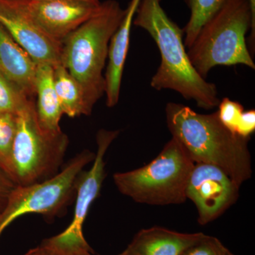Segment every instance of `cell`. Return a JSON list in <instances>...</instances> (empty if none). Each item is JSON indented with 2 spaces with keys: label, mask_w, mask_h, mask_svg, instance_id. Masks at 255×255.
<instances>
[{
  "label": "cell",
  "mask_w": 255,
  "mask_h": 255,
  "mask_svg": "<svg viewBox=\"0 0 255 255\" xmlns=\"http://www.w3.org/2000/svg\"><path fill=\"white\" fill-rule=\"evenodd\" d=\"M162 0H140L132 24L145 30L155 42L161 63L150 82L156 90H171L199 108L211 110L221 100L216 85L202 78L191 64L184 42V31L169 18Z\"/></svg>",
  "instance_id": "cell-1"
},
{
  "label": "cell",
  "mask_w": 255,
  "mask_h": 255,
  "mask_svg": "<svg viewBox=\"0 0 255 255\" xmlns=\"http://www.w3.org/2000/svg\"><path fill=\"white\" fill-rule=\"evenodd\" d=\"M165 113L169 132L195 163L219 167L240 187L251 179V137L229 130L220 121L217 112L199 114L187 106L169 102Z\"/></svg>",
  "instance_id": "cell-2"
},
{
  "label": "cell",
  "mask_w": 255,
  "mask_h": 255,
  "mask_svg": "<svg viewBox=\"0 0 255 255\" xmlns=\"http://www.w3.org/2000/svg\"><path fill=\"white\" fill-rule=\"evenodd\" d=\"M255 23L249 0H228L201 28L187 54L206 78L217 65H246L255 70Z\"/></svg>",
  "instance_id": "cell-3"
},
{
  "label": "cell",
  "mask_w": 255,
  "mask_h": 255,
  "mask_svg": "<svg viewBox=\"0 0 255 255\" xmlns=\"http://www.w3.org/2000/svg\"><path fill=\"white\" fill-rule=\"evenodd\" d=\"M125 13L118 1L107 0L98 13L61 42L60 64L81 85L92 109L105 95L109 44Z\"/></svg>",
  "instance_id": "cell-4"
},
{
  "label": "cell",
  "mask_w": 255,
  "mask_h": 255,
  "mask_svg": "<svg viewBox=\"0 0 255 255\" xmlns=\"http://www.w3.org/2000/svg\"><path fill=\"white\" fill-rule=\"evenodd\" d=\"M194 164L182 144L172 137L150 162L114 174V182L121 194L139 204L177 205L187 201L188 180Z\"/></svg>",
  "instance_id": "cell-5"
},
{
  "label": "cell",
  "mask_w": 255,
  "mask_h": 255,
  "mask_svg": "<svg viewBox=\"0 0 255 255\" xmlns=\"http://www.w3.org/2000/svg\"><path fill=\"white\" fill-rule=\"evenodd\" d=\"M34 99L16 115L11 178L16 186L43 182L58 174L69 145L68 135L41 127Z\"/></svg>",
  "instance_id": "cell-6"
},
{
  "label": "cell",
  "mask_w": 255,
  "mask_h": 255,
  "mask_svg": "<svg viewBox=\"0 0 255 255\" xmlns=\"http://www.w3.org/2000/svg\"><path fill=\"white\" fill-rule=\"evenodd\" d=\"M95 153L82 150L53 177L26 186H16L10 192L0 212V238L15 220L28 214H40L48 219L60 216L76 194L79 178Z\"/></svg>",
  "instance_id": "cell-7"
},
{
  "label": "cell",
  "mask_w": 255,
  "mask_h": 255,
  "mask_svg": "<svg viewBox=\"0 0 255 255\" xmlns=\"http://www.w3.org/2000/svg\"><path fill=\"white\" fill-rule=\"evenodd\" d=\"M119 130L101 129L97 132V150L91 168L79 178L73 220L63 232L47 238L40 247L52 255H87L93 253L83 234V226L94 201L100 196L106 177L105 157Z\"/></svg>",
  "instance_id": "cell-8"
},
{
  "label": "cell",
  "mask_w": 255,
  "mask_h": 255,
  "mask_svg": "<svg viewBox=\"0 0 255 255\" xmlns=\"http://www.w3.org/2000/svg\"><path fill=\"white\" fill-rule=\"evenodd\" d=\"M239 186L213 164L195 163L188 180L186 195L198 211L202 226L217 219L237 201Z\"/></svg>",
  "instance_id": "cell-9"
},
{
  "label": "cell",
  "mask_w": 255,
  "mask_h": 255,
  "mask_svg": "<svg viewBox=\"0 0 255 255\" xmlns=\"http://www.w3.org/2000/svg\"><path fill=\"white\" fill-rule=\"evenodd\" d=\"M50 38L62 42L100 11L102 2L83 0H12Z\"/></svg>",
  "instance_id": "cell-10"
},
{
  "label": "cell",
  "mask_w": 255,
  "mask_h": 255,
  "mask_svg": "<svg viewBox=\"0 0 255 255\" xmlns=\"http://www.w3.org/2000/svg\"><path fill=\"white\" fill-rule=\"evenodd\" d=\"M0 24L36 65H60L61 42L50 38L40 29L12 0H0Z\"/></svg>",
  "instance_id": "cell-11"
},
{
  "label": "cell",
  "mask_w": 255,
  "mask_h": 255,
  "mask_svg": "<svg viewBox=\"0 0 255 255\" xmlns=\"http://www.w3.org/2000/svg\"><path fill=\"white\" fill-rule=\"evenodd\" d=\"M140 0H130L125 16L111 38L108 49V64L105 75L106 104L110 108L118 104L124 69L130 46L132 21Z\"/></svg>",
  "instance_id": "cell-12"
},
{
  "label": "cell",
  "mask_w": 255,
  "mask_h": 255,
  "mask_svg": "<svg viewBox=\"0 0 255 255\" xmlns=\"http://www.w3.org/2000/svg\"><path fill=\"white\" fill-rule=\"evenodd\" d=\"M206 236L201 232L179 233L159 226L144 228L119 255H181Z\"/></svg>",
  "instance_id": "cell-13"
},
{
  "label": "cell",
  "mask_w": 255,
  "mask_h": 255,
  "mask_svg": "<svg viewBox=\"0 0 255 255\" xmlns=\"http://www.w3.org/2000/svg\"><path fill=\"white\" fill-rule=\"evenodd\" d=\"M37 65L0 24V74L30 98L36 97Z\"/></svg>",
  "instance_id": "cell-14"
},
{
  "label": "cell",
  "mask_w": 255,
  "mask_h": 255,
  "mask_svg": "<svg viewBox=\"0 0 255 255\" xmlns=\"http://www.w3.org/2000/svg\"><path fill=\"white\" fill-rule=\"evenodd\" d=\"M35 86L38 122L46 130L60 131V122L63 113L55 91L53 66L48 64L37 65Z\"/></svg>",
  "instance_id": "cell-15"
},
{
  "label": "cell",
  "mask_w": 255,
  "mask_h": 255,
  "mask_svg": "<svg viewBox=\"0 0 255 255\" xmlns=\"http://www.w3.org/2000/svg\"><path fill=\"white\" fill-rule=\"evenodd\" d=\"M53 78L63 114L75 118L92 114L93 109L89 105L81 85L61 64L53 67Z\"/></svg>",
  "instance_id": "cell-16"
},
{
  "label": "cell",
  "mask_w": 255,
  "mask_h": 255,
  "mask_svg": "<svg viewBox=\"0 0 255 255\" xmlns=\"http://www.w3.org/2000/svg\"><path fill=\"white\" fill-rule=\"evenodd\" d=\"M190 10V17L184 31L185 47L190 48L204 24L228 0H184Z\"/></svg>",
  "instance_id": "cell-17"
},
{
  "label": "cell",
  "mask_w": 255,
  "mask_h": 255,
  "mask_svg": "<svg viewBox=\"0 0 255 255\" xmlns=\"http://www.w3.org/2000/svg\"><path fill=\"white\" fill-rule=\"evenodd\" d=\"M16 115L17 114H0V166L10 178L11 151L16 130Z\"/></svg>",
  "instance_id": "cell-18"
},
{
  "label": "cell",
  "mask_w": 255,
  "mask_h": 255,
  "mask_svg": "<svg viewBox=\"0 0 255 255\" xmlns=\"http://www.w3.org/2000/svg\"><path fill=\"white\" fill-rule=\"evenodd\" d=\"M31 99L0 74V114H16Z\"/></svg>",
  "instance_id": "cell-19"
},
{
  "label": "cell",
  "mask_w": 255,
  "mask_h": 255,
  "mask_svg": "<svg viewBox=\"0 0 255 255\" xmlns=\"http://www.w3.org/2000/svg\"><path fill=\"white\" fill-rule=\"evenodd\" d=\"M218 107L219 110L217 111V113L220 121L225 127L236 133V127L241 119L242 113L244 112L243 106L236 101H233L226 97L221 100Z\"/></svg>",
  "instance_id": "cell-20"
},
{
  "label": "cell",
  "mask_w": 255,
  "mask_h": 255,
  "mask_svg": "<svg viewBox=\"0 0 255 255\" xmlns=\"http://www.w3.org/2000/svg\"><path fill=\"white\" fill-rule=\"evenodd\" d=\"M229 251L217 238L206 235L204 239L188 248L181 255H227Z\"/></svg>",
  "instance_id": "cell-21"
},
{
  "label": "cell",
  "mask_w": 255,
  "mask_h": 255,
  "mask_svg": "<svg viewBox=\"0 0 255 255\" xmlns=\"http://www.w3.org/2000/svg\"><path fill=\"white\" fill-rule=\"evenodd\" d=\"M255 131V111H245L241 114V119L236 127V132L244 137H251Z\"/></svg>",
  "instance_id": "cell-22"
},
{
  "label": "cell",
  "mask_w": 255,
  "mask_h": 255,
  "mask_svg": "<svg viewBox=\"0 0 255 255\" xmlns=\"http://www.w3.org/2000/svg\"><path fill=\"white\" fill-rule=\"evenodd\" d=\"M16 186L12 179L0 166V212L6 205L10 192Z\"/></svg>",
  "instance_id": "cell-23"
},
{
  "label": "cell",
  "mask_w": 255,
  "mask_h": 255,
  "mask_svg": "<svg viewBox=\"0 0 255 255\" xmlns=\"http://www.w3.org/2000/svg\"><path fill=\"white\" fill-rule=\"evenodd\" d=\"M24 255H52L44 249L38 246L34 249L30 250Z\"/></svg>",
  "instance_id": "cell-24"
},
{
  "label": "cell",
  "mask_w": 255,
  "mask_h": 255,
  "mask_svg": "<svg viewBox=\"0 0 255 255\" xmlns=\"http://www.w3.org/2000/svg\"><path fill=\"white\" fill-rule=\"evenodd\" d=\"M251 3L252 16H253V21L255 23V0H249Z\"/></svg>",
  "instance_id": "cell-25"
},
{
  "label": "cell",
  "mask_w": 255,
  "mask_h": 255,
  "mask_svg": "<svg viewBox=\"0 0 255 255\" xmlns=\"http://www.w3.org/2000/svg\"><path fill=\"white\" fill-rule=\"evenodd\" d=\"M83 1H90V2H100V0H83Z\"/></svg>",
  "instance_id": "cell-26"
},
{
  "label": "cell",
  "mask_w": 255,
  "mask_h": 255,
  "mask_svg": "<svg viewBox=\"0 0 255 255\" xmlns=\"http://www.w3.org/2000/svg\"><path fill=\"white\" fill-rule=\"evenodd\" d=\"M227 255H235L233 254V253H231V251H229V252H228V253Z\"/></svg>",
  "instance_id": "cell-27"
},
{
  "label": "cell",
  "mask_w": 255,
  "mask_h": 255,
  "mask_svg": "<svg viewBox=\"0 0 255 255\" xmlns=\"http://www.w3.org/2000/svg\"><path fill=\"white\" fill-rule=\"evenodd\" d=\"M94 255L92 254V253H90V254H88V255Z\"/></svg>",
  "instance_id": "cell-28"
}]
</instances>
